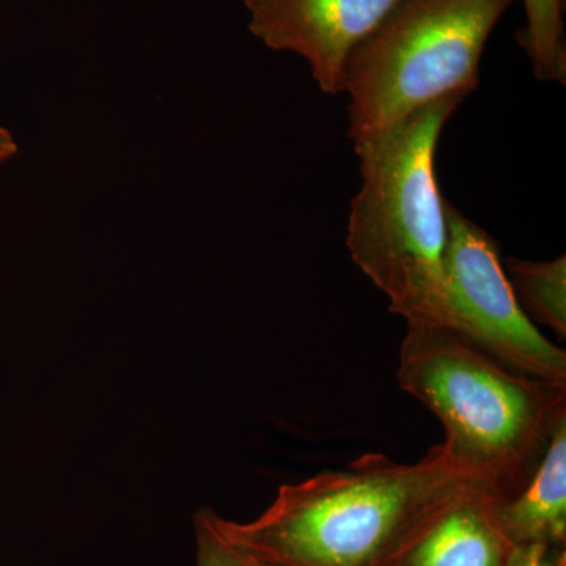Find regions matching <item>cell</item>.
<instances>
[{"instance_id":"cell-1","label":"cell","mask_w":566,"mask_h":566,"mask_svg":"<svg viewBox=\"0 0 566 566\" xmlns=\"http://www.w3.org/2000/svg\"><path fill=\"white\" fill-rule=\"evenodd\" d=\"M479 482L444 444L412 464L368 453L279 488L249 523L221 516V526L275 566H386L428 517Z\"/></svg>"},{"instance_id":"cell-2","label":"cell","mask_w":566,"mask_h":566,"mask_svg":"<svg viewBox=\"0 0 566 566\" xmlns=\"http://www.w3.org/2000/svg\"><path fill=\"white\" fill-rule=\"evenodd\" d=\"M464 99L430 104L389 133L354 145L363 182L349 210L346 245L354 264L406 324L452 326L447 200L434 161L442 129Z\"/></svg>"},{"instance_id":"cell-3","label":"cell","mask_w":566,"mask_h":566,"mask_svg":"<svg viewBox=\"0 0 566 566\" xmlns=\"http://www.w3.org/2000/svg\"><path fill=\"white\" fill-rule=\"evenodd\" d=\"M397 379L441 420L458 463L501 499L523 486L566 419V387L521 374L444 324H408Z\"/></svg>"},{"instance_id":"cell-4","label":"cell","mask_w":566,"mask_h":566,"mask_svg":"<svg viewBox=\"0 0 566 566\" xmlns=\"http://www.w3.org/2000/svg\"><path fill=\"white\" fill-rule=\"evenodd\" d=\"M516 0H400L353 51L342 74L354 145L479 85L483 51Z\"/></svg>"},{"instance_id":"cell-5","label":"cell","mask_w":566,"mask_h":566,"mask_svg":"<svg viewBox=\"0 0 566 566\" xmlns=\"http://www.w3.org/2000/svg\"><path fill=\"white\" fill-rule=\"evenodd\" d=\"M446 281L452 329L521 374L566 387V353L526 315L493 237L447 202Z\"/></svg>"},{"instance_id":"cell-6","label":"cell","mask_w":566,"mask_h":566,"mask_svg":"<svg viewBox=\"0 0 566 566\" xmlns=\"http://www.w3.org/2000/svg\"><path fill=\"white\" fill-rule=\"evenodd\" d=\"M400 0H244L249 31L274 51L300 55L324 93H342L353 51Z\"/></svg>"},{"instance_id":"cell-7","label":"cell","mask_w":566,"mask_h":566,"mask_svg":"<svg viewBox=\"0 0 566 566\" xmlns=\"http://www.w3.org/2000/svg\"><path fill=\"white\" fill-rule=\"evenodd\" d=\"M501 497L479 482L417 528L386 566H505L513 543L499 521Z\"/></svg>"},{"instance_id":"cell-8","label":"cell","mask_w":566,"mask_h":566,"mask_svg":"<svg viewBox=\"0 0 566 566\" xmlns=\"http://www.w3.org/2000/svg\"><path fill=\"white\" fill-rule=\"evenodd\" d=\"M499 521L513 545H566V419L523 486L499 502Z\"/></svg>"},{"instance_id":"cell-9","label":"cell","mask_w":566,"mask_h":566,"mask_svg":"<svg viewBox=\"0 0 566 566\" xmlns=\"http://www.w3.org/2000/svg\"><path fill=\"white\" fill-rule=\"evenodd\" d=\"M505 273L521 307L532 322L549 327L560 340L566 337V259L527 262L509 259Z\"/></svg>"},{"instance_id":"cell-10","label":"cell","mask_w":566,"mask_h":566,"mask_svg":"<svg viewBox=\"0 0 566 566\" xmlns=\"http://www.w3.org/2000/svg\"><path fill=\"white\" fill-rule=\"evenodd\" d=\"M526 25L517 39L531 59L535 77L565 84V0H523Z\"/></svg>"},{"instance_id":"cell-11","label":"cell","mask_w":566,"mask_h":566,"mask_svg":"<svg viewBox=\"0 0 566 566\" xmlns=\"http://www.w3.org/2000/svg\"><path fill=\"white\" fill-rule=\"evenodd\" d=\"M197 539V566H275L245 547L238 545L223 532L221 516L202 509L193 517Z\"/></svg>"},{"instance_id":"cell-12","label":"cell","mask_w":566,"mask_h":566,"mask_svg":"<svg viewBox=\"0 0 566 566\" xmlns=\"http://www.w3.org/2000/svg\"><path fill=\"white\" fill-rule=\"evenodd\" d=\"M505 566H565V549H554L543 543L515 545Z\"/></svg>"},{"instance_id":"cell-13","label":"cell","mask_w":566,"mask_h":566,"mask_svg":"<svg viewBox=\"0 0 566 566\" xmlns=\"http://www.w3.org/2000/svg\"><path fill=\"white\" fill-rule=\"evenodd\" d=\"M18 153V144L6 128L0 126V164L9 161Z\"/></svg>"}]
</instances>
